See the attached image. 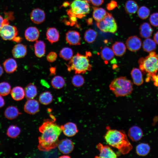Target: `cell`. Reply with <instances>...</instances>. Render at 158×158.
I'll return each instance as SVG.
<instances>
[{
	"label": "cell",
	"instance_id": "cell-26",
	"mask_svg": "<svg viewBox=\"0 0 158 158\" xmlns=\"http://www.w3.org/2000/svg\"><path fill=\"white\" fill-rule=\"evenodd\" d=\"M24 91L25 96L28 99H33L37 93L36 87L32 83H29L25 87Z\"/></svg>",
	"mask_w": 158,
	"mask_h": 158
},
{
	"label": "cell",
	"instance_id": "cell-28",
	"mask_svg": "<svg viewBox=\"0 0 158 158\" xmlns=\"http://www.w3.org/2000/svg\"><path fill=\"white\" fill-rule=\"evenodd\" d=\"M93 17L97 21L102 20L107 14L108 12L103 8L96 7H93Z\"/></svg>",
	"mask_w": 158,
	"mask_h": 158
},
{
	"label": "cell",
	"instance_id": "cell-44",
	"mask_svg": "<svg viewBox=\"0 0 158 158\" xmlns=\"http://www.w3.org/2000/svg\"><path fill=\"white\" fill-rule=\"evenodd\" d=\"M150 79L153 81H154V85L156 86H158V74H152L150 76Z\"/></svg>",
	"mask_w": 158,
	"mask_h": 158
},
{
	"label": "cell",
	"instance_id": "cell-16",
	"mask_svg": "<svg viewBox=\"0 0 158 158\" xmlns=\"http://www.w3.org/2000/svg\"><path fill=\"white\" fill-rule=\"evenodd\" d=\"M12 54L15 58H21L25 57L27 53L26 46L22 44H18L13 48Z\"/></svg>",
	"mask_w": 158,
	"mask_h": 158
},
{
	"label": "cell",
	"instance_id": "cell-31",
	"mask_svg": "<svg viewBox=\"0 0 158 158\" xmlns=\"http://www.w3.org/2000/svg\"><path fill=\"white\" fill-rule=\"evenodd\" d=\"M142 48L144 51L150 52L156 49V43L154 40L150 38H146L143 42Z\"/></svg>",
	"mask_w": 158,
	"mask_h": 158
},
{
	"label": "cell",
	"instance_id": "cell-51",
	"mask_svg": "<svg viewBox=\"0 0 158 158\" xmlns=\"http://www.w3.org/2000/svg\"><path fill=\"white\" fill-rule=\"evenodd\" d=\"M3 72V68L2 66L0 65V77L2 75Z\"/></svg>",
	"mask_w": 158,
	"mask_h": 158
},
{
	"label": "cell",
	"instance_id": "cell-47",
	"mask_svg": "<svg viewBox=\"0 0 158 158\" xmlns=\"http://www.w3.org/2000/svg\"><path fill=\"white\" fill-rule=\"evenodd\" d=\"M56 68L55 67H51L50 68V75H55L56 74Z\"/></svg>",
	"mask_w": 158,
	"mask_h": 158
},
{
	"label": "cell",
	"instance_id": "cell-45",
	"mask_svg": "<svg viewBox=\"0 0 158 158\" xmlns=\"http://www.w3.org/2000/svg\"><path fill=\"white\" fill-rule=\"evenodd\" d=\"M104 0H90L92 4L95 6H99L103 3Z\"/></svg>",
	"mask_w": 158,
	"mask_h": 158
},
{
	"label": "cell",
	"instance_id": "cell-8",
	"mask_svg": "<svg viewBox=\"0 0 158 158\" xmlns=\"http://www.w3.org/2000/svg\"><path fill=\"white\" fill-rule=\"evenodd\" d=\"M18 33L17 28L9 23L4 25L0 29V36L5 40H13Z\"/></svg>",
	"mask_w": 158,
	"mask_h": 158
},
{
	"label": "cell",
	"instance_id": "cell-10",
	"mask_svg": "<svg viewBox=\"0 0 158 158\" xmlns=\"http://www.w3.org/2000/svg\"><path fill=\"white\" fill-rule=\"evenodd\" d=\"M126 45L127 49L132 51H138L141 48L142 42L140 38L136 36L130 37L127 40Z\"/></svg>",
	"mask_w": 158,
	"mask_h": 158
},
{
	"label": "cell",
	"instance_id": "cell-11",
	"mask_svg": "<svg viewBox=\"0 0 158 158\" xmlns=\"http://www.w3.org/2000/svg\"><path fill=\"white\" fill-rule=\"evenodd\" d=\"M66 40L70 45H79L81 44V39L79 33L77 31L71 30L66 34Z\"/></svg>",
	"mask_w": 158,
	"mask_h": 158
},
{
	"label": "cell",
	"instance_id": "cell-39",
	"mask_svg": "<svg viewBox=\"0 0 158 158\" xmlns=\"http://www.w3.org/2000/svg\"><path fill=\"white\" fill-rule=\"evenodd\" d=\"M150 11L149 9L144 6H141L138 10L137 13L138 17L142 19H145L149 16Z\"/></svg>",
	"mask_w": 158,
	"mask_h": 158
},
{
	"label": "cell",
	"instance_id": "cell-4",
	"mask_svg": "<svg viewBox=\"0 0 158 158\" xmlns=\"http://www.w3.org/2000/svg\"><path fill=\"white\" fill-rule=\"evenodd\" d=\"M110 90L116 97L128 96L133 90L132 82L126 77H120L113 80L109 85Z\"/></svg>",
	"mask_w": 158,
	"mask_h": 158
},
{
	"label": "cell",
	"instance_id": "cell-25",
	"mask_svg": "<svg viewBox=\"0 0 158 158\" xmlns=\"http://www.w3.org/2000/svg\"><path fill=\"white\" fill-rule=\"evenodd\" d=\"M112 49L114 54L116 56H122L126 51V47L122 42H116L112 46Z\"/></svg>",
	"mask_w": 158,
	"mask_h": 158
},
{
	"label": "cell",
	"instance_id": "cell-13",
	"mask_svg": "<svg viewBox=\"0 0 158 158\" xmlns=\"http://www.w3.org/2000/svg\"><path fill=\"white\" fill-rule=\"evenodd\" d=\"M58 146L60 152L64 154L71 153L74 147L73 142L68 139H63L59 141Z\"/></svg>",
	"mask_w": 158,
	"mask_h": 158
},
{
	"label": "cell",
	"instance_id": "cell-33",
	"mask_svg": "<svg viewBox=\"0 0 158 158\" xmlns=\"http://www.w3.org/2000/svg\"><path fill=\"white\" fill-rule=\"evenodd\" d=\"M97 36V32L94 30L90 28L85 32L84 39L85 41L87 43H92L95 41Z\"/></svg>",
	"mask_w": 158,
	"mask_h": 158
},
{
	"label": "cell",
	"instance_id": "cell-50",
	"mask_svg": "<svg viewBox=\"0 0 158 158\" xmlns=\"http://www.w3.org/2000/svg\"><path fill=\"white\" fill-rule=\"evenodd\" d=\"M22 39L19 37H16L13 40L17 42H19L21 41Z\"/></svg>",
	"mask_w": 158,
	"mask_h": 158
},
{
	"label": "cell",
	"instance_id": "cell-1",
	"mask_svg": "<svg viewBox=\"0 0 158 158\" xmlns=\"http://www.w3.org/2000/svg\"><path fill=\"white\" fill-rule=\"evenodd\" d=\"M41 135L38 138L39 150L48 151L58 146L59 141V137L62 130L54 121L47 119L45 120L39 128Z\"/></svg>",
	"mask_w": 158,
	"mask_h": 158
},
{
	"label": "cell",
	"instance_id": "cell-18",
	"mask_svg": "<svg viewBox=\"0 0 158 158\" xmlns=\"http://www.w3.org/2000/svg\"><path fill=\"white\" fill-rule=\"evenodd\" d=\"M143 132L142 129L138 126H133L128 130V135L133 141H139L141 138Z\"/></svg>",
	"mask_w": 158,
	"mask_h": 158
},
{
	"label": "cell",
	"instance_id": "cell-30",
	"mask_svg": "<svg viewBox=\"0 0 158 158\" xmlns=\"http://www.w3.org/2000/svg\"><path fill=\"white\" fill-rule=\"evenodd\" d=\"M125 9L129 14L135 13L138 9V6L136 2L133 0H128L125 3Z\"/></svg>",
	"mask_w": 158,
	"mask_h": 158
},
{
	"label": "cell",
	"instance_id": "cell-19",
	"mask_svg": "<svg viewBox=\"0 0 158 158\" xmlns=\"http://www.w3.org/2000/svg\"><path fill=\"white\" fill-rule=\"evenodd\" d=\"M46 35L47 39L51 44L58 41L59 38V32L54 28H49L47 30Z\"/></svg>",
	"mask_w": 158,
	"mask_h": 158
},
{
	"label": "cell",
	"instance_id": "cell-53",
	"mask_svg": "<svg viewBox=\"0 0 158 158\" xmlns=\"http://www.w3.org/2000/svg\"><path fill=\"white\" fill-rule=\"evenodd\" d=\"M71 157H70L68 155H63L59 157V158H70Z\"/></svg>",
	"mask_w": 158,
	"mask_h": 158
},
{
	"label": "cell",
	"instance_id": "cell-24",
	"mask_svg": "<svg viewBox=\"0 0 158 158\" xmlns=\"http://www.w3.org/2000/svg\"><path fill=\"white\" fill-rule=\"evenodd\" d=\"M11 94L12 98L16 101L22 100L25 96L24 90L20 86L14 87L11 91Z\"/></svg>",
	"mask_w": 158,
	"mask_h": 158
},
{
	"label": "cell",
	"instance_id": "cell-2",
	"mask_svg": "<svg viewBox=\"0 0 158 158\" xmlns=\"http://www.w3.org/2000/svg\"><path fill=\"white\" fill-rule=\"evenodd\" d=\"M104 138L109 145L117 149L123 154H127L132 149V146L126 135L123 130H108Z\"/></svg>",
	"mask_w": 158,
	"mask_h": 158
},
{
	"label": "cell",
	"instance_id": "cell-23",
	"mask_svg": "<svg viewBox=\"0 0 158 158\" xmlns=\"http://www.w3.org/2000/svg\"><path fill=\"white\" fill-rule=\"evenodd\" d=\"M46 45L44 42L41 40H36L34 45L35 53L38 57L43 56L45 53Z\"/></svg>",
	"mask_w": 158,
	"mask_h": 158
},
{
	"label": "cell",
	"instance_id": "cell-29",
	"mask_svg": "<svg viewBox=\"0 0 158 158\" xmlns=\"http://www.w3.org/2000/svg\"><path fill=\"white\" fill-rule=\"evenodd\" d=\"M150 150V147L147 143H140L138 145L136 148L137 154L140 156H144L147 155Z\"/></svg>",
	"mask_w": 158,
	"mask_h": 158
},
{
	"label": "cell",
	"instance_id": "cell-22",
	"mask_svg": "<svg viewBox=\"0 0 158 158\" xmlns=\"http://www.w3.org/2000/svg\"><path fill=\"white\" fill-rule=\"evenodd\" d=\"M131 75L134 83L139 86L143 83V80L141 70L137 68H133L131 71Z\"/></svg>",
	"mask_w": 158,
	"mask_h": 158
},
{
	"label": "cell",
	"instance_id": "cell-54",
	"mask_svg": "<svg viewBox=\"0 0 158 158\" xmlns=\"http://www.w3.org/2000/svg\"><path fill=\"white\" fill-rule=\"evenodd\" d=\"M69 4V3H68V2H65L63 4V6L66 7Z\"/></svg>",
	"mask_w": 158,
	"mask_h": 158
},
{
	"label": "cell",
	"instance_id": "cell-17",
	"mask_svg": "<svg viewBox=\"0 0 158 158\" xmlns=\"http://www.w3.org/2000/svg\"><path fill=\"white\" fill-rule=\"evenodd\" d=\"M40 35L38 29L35 27L28 28L25 32V39L30 42H34L37 40Z\"/></svg>",
	"mask_w": 158,
	"mask_h": 158
},
{
	"label": "cell",
	"instance_id": "cell-36",
	"mask_svg": "<svg viewBox=\"0 0 158 158\" xmlns=\"http://www.w3.org/2000/svg\"><path fill=\"white\" fill-rule=\"evenodd\" d=\"M39 102L44 105H47L50 103L52 101L53 97L51 93L48 91L41 93L39 98Z\"/></svg>",
	"mask_w": 158,
	"mask_h": 158
},
{
	"label": "cell",
	"instance_id": "cell-42",
	"mask_svg": "<svg viewBox=\"0 0 158 158\" xmlns=\"http://www.w3.org/2000/svg\"><path fill=\"white\" fill-rule=\"evenodd\" d=\"M57 56V54L56 52L51 51L47 55V59L49 62H53L56 60Z\"/></svg>",
	"mask_w": 158,
	"mask_h": 158
},
{
	"label": "cell",
	"instance_id": "cell-34",
	"mask_svg": "<svg viewBox=\"0 0 158 158\" xmlns=\"http://www.w3.org/2000/svg\"><path fill=\"white\" fill-rule=\"evenodd\" d=\"M73 50L68 47L63 48L59 52L60 57L66 61L70 60L73 56Z\"/></svg>",
	"mask_w": 158,
	"mask_h": 158
},
{
	"label": "cell",
	"instance_id": "cell-38",
	"mask_svg": "<svg viewBox=\"0 0 158 158\" xmlns=\"http://www.w3.org/2000/svg\"><path fill=\"white\" fill-rule=\"evenodd\" d=\"M11 91V86L10 84L6 82L0 83V95L2 96L8 95Z\"/></svg>",
	"mask_w": 158,
	"mask_h": 158
},
{
	"label": "cell",
	"instance_id": "cell-6",
	"mask_svg": "<svg viewBox=\"0 0 158 158\" xmlns=\"http://www.w3.org/2000/svg\"><path fill=\"white\" fill-rule=\"evenodd\" d=\"M96 24L97 27L103 32L114 33L117 30L115 20L112 15L108 13L102 20L97 21Z\"/></svg>",
	"mask_w": 158,
	"mask_h": 158
},
{
	"label": "cell",
	"instance_id": "cell-35",
	"mask_svg": "<svg viewBox=\"0 0 158 158\" xmlns=\"http://www.w3.org/2000/svg\"><path fill=\"white\" fill-rule=\"evenodd\" d=\"M51 84L54 88L60 89L62 88L65 84L64 78L60 76H56L53 78L51 80Z\"/></svg>",
	"mask_w": 158,
	"mask_h": 158
},
{
	"label": "cell",
	"instance_id": "cell-32",
	"mask_svg": "<svg viewBox=\"0 0 158 158\" xmlns=\"http://www.w3.org/2000/svg\"><path fill=\"white\" fill-rule=\"evenodd\" d=\"M114 53L112 49L107 47H105L101 50V56L105 61L111 60L114 56Z\"/></svg>",
	"mask_w": 158,
	"mask_h": 158
},
{
	"label": "cell",
	"instance_id": "cell-12",
	"mask_svg": "<svg viewBox=\"0 0 158 158\" xmlns=\"http://www.w3.org/2000/svg\"><path fill=\"white\" fill-rule=\"evenodd\" d=\"M24 110L25 112L28 114H35L39 111V103L34 99H29L24 104Z\"/></svg>",
	"mask_w": 158,
	"mask_h": 158
},
{
	"label": "cell",
	"instance_id": "cell-49",
	"mask_svg": "<svg viewBox=\"0 0 158 158\" xmlns=\"http://www.w3.org/2000/svg\"><path fill=\"white\" fill-rule=\"evenodd\" d=\"M153 39L154 40L155 43L158 44V31L154 35Z\"/></svg>",
	"mask_w": 158,
	"mask_h": 158
},
{
	"label": "cell",
	"instance_id": "cell-14",
	"mask_svg": "<svg viewBox=\"0 0 158 158\" xmlns=\"http://www.w3.org/2000/svg\"><path fill=\"white\" fill-rule=\"evenodd\" d=\"M31 20L34 23L40 24L44 21L45 18V14L44 11L39 8L34 9L30 15Z\"/></svg>",
	"mask_w": 158,
	"mask_h": 158
},
{
	"label": "cell",
	"instance_id": "cell-48",
	"mask_svg": "<svg viewBox=\"0 0 158 158\" xmlns=\"http://www.w3.org/2000/svg\"><path fill=\"white\" fill-rule=\"evenodd\" d=\"M0 95V108L3 107L5 104V101L3 97Z\"/></svg>",
	"mask_w": 158,
	"mask_h": 158
},
{
	"label": "cell",
	"instance_id": "cell-46",
	"mask_svg": "<svg viewBox=\"0 0 158 158\" xmlns=\"http://www.w3.org/2000/svg\"><path fill=\"white\" fill-rule=\"evenodd\" d=\"M9 23V22L7 19H4L3 17L0 15V29L4 25Z\"/></svg>",
	"mask_w": 158,
	"mask_h": 158
},
{
	"label": "cell",
	"instance_id": "cell-27",
	"mask_svg": "<svg viewBox=\"0 0 158 158\" xmlns=\"http://www.w3.org/2000/svg\"><path fill=\"white\" fill-rule=\"evenodd\" d=\"M20 114L18 109L14 106H9L6 108L4 112L5 117L9 120L16 118Z\"/></svg>",
	"mask_w": 158,
	"mask_h": 158
},
{
	"label": "cell",
	"instance_id": "cell-55",
	"mask_svg": "<svg viewBox=\"0 0 158 158\" xmlns=\"http://www.w3.org/2000/svg\"><path fill=\"white\" fill-rule=\"evenodd\" d=\"M85 1L88 3H90V0H83Z\"/></svg>",
	"mask_w": 158,
	"mask_h": 158
},
{
	"label": "cell",
	"instance_id": "cell-21",
	"mask_svg": "<svg viewBox=\"0 0 158 158\" xmlns=\"http://www.w3.org/2000/svg\"><path fill=\"white\" fill-rule=\"evenodd\" d=\"M139 30L140 36L144 38L150 37L153 31L150 24L146 22L144 23L141 25Z\"/></svg>",
	"mask_w": 158,
	"mask_h": 158
},
{
	"label": "cell",
	"instance_id": "cell-5",
	"mask_svg": "<svg viewBox=\"0 0 158 158\" xmlns=\"http://www.w3.org/2000/svg\"><path fill=\"white\" fill-rule=\"evenodd\" d=\"M138 63L141 71L144 74L147 73V76L150 78L152 74H156L158 71V54L141 58L138 60Z\"/></svg>",
	"mask_w": 158,
	"mask_h": 158
},
{
	"label": "cell",
	"instance_id": "cell-20",
	"mask_svg": "<svg viewBox=\"0 0 158 158\" xmlns=\"http://www.w3.org/2000/svg\"><path fill=\"white\" fill-rule=\"evenodd\" d=\"M3 66L5 71L9 74L13 73L16 70L17 64L15 60L10 58L6 59L4 62Z\"/></svg>",
	"mask_w": 158,
	"mask_h": 158
},
{
	"label": "cell",
	"instance_id": "cell-3",
	"mask_svg": "<svg viewBox=\"0 0 158 158\" xmlns=\"http://www.w3.org/2000/svg\"><path fill=\"white\" fill-rule=\"evenodd\" d=\"M91 53L86 51L85 55L78 53L73 56L68 64H66L68 71H74L75 74H84L87 71H91L92 66L90 63L89 58Z\"/></svg>",
	"mask_w": 158,
	"mask_h": 158
},
{
	"label": "cell",
	"instance_id": "cell-9",
	"mask_svg": "<svg viewBox=\"0 0 158 158\" xmlns=\"http://www.w3.org/2000/svg\"><path fill=\"white\" fill-rule=\"evenodd\" d=\"M96 148L99 151V156L96 157L115 158L117 157V155L108 145L99 143L96 145Z\"/></svg>",
	"mask_w": 158,
	"mask_h": 158
},
{
	"label": "cell",
	"instance_id": "cell-52",
	"mask_svg": "<svg viewBox=\"0 0 158 158\" xmlns=\"http://www.w3.org/2000/svg\"><path fill=\"white\" fill-rule=\"evenodd\" d=\"M87 23L88 24H91L92 23V20L91 18H89L87 20Z\"/></svg>",
	"mask_w": 158,
	"mask_h": 158
},
{
	"label": "cell",
	"instance_id": "cell-15",
	"mask_svg": "<svg viewBox=\"0 0 158 158\" xmlns=\"http://www.w3.org/2000/svg\"><path fill=\"white\" fill-rule=\"evenodd\" d=\"M60 127L64 134L68 137L74 136L78 131L76 124L71 122L67 123Z\"/></svg>",
	"mask_w": 158,
	"mask_h": 158
},
{
	"label": "cell",
	"instance_id": "cell-43",
	"mask_svg": "<svg viewBox=\"0 0 158 158\" xmlns=\"http://www.w3.org/2000/svg\"><path fill=\"white\" fill-rule=\"evenodd\" d=\"M117 2L114 0H111L108 3L106 6L107 9L109 11H111L117 7Z\"/></svg>",
	"mask_w": 158,
	"mask_h": 158
},
{
	"label": "cell",
	"instance_id": "cell-40",
	"mask_svg": "<svg viewBox=\"0 0 158 158\" xmlns=\"http://www.w3.org/2000/svg\"><path fill=\"white\" fill-rule=\"evenodd\" d=\"M71 81L74 86L80 87L84 84L85 80L82 75L78 74L75 75L73 77Z\"/></svg>",
	"mask_w": 158,
	"mask_h": 158
},
{
	"label": "cell",
	"instance_id": "cell-37",
	"mask_svg": "<svg viewBox=\"0 0 158 158\" xmlns=\"http://www.w3.org/2000/svg\"><path fill=\"white\" fill-rule=\"evenodd\" d=\"M20 132V128L15 125H11L7 129L6 134L7 136L11 138H15L19 135Z\"/></svg>",
	"mask_w": 158,
	"mask_h": 158
},
{
	"label": "cell",
	"instance_id": "cell-7",
	"mask_svg": "<svg viewBox=\"0 0 158 158\" xmlns=\"http://www.w3.org/2000/svg\"><path fill=\"white\" fill-rule=\"evenodd\" d=\"M71 11L77 18H81L85 16L90 11L88 3L83 0H74L71 5Z\"/></svg>",
	"mask_w": 158,
	"mask_h": 158
},
{
	"label": "cell",
	"instance_id": "cell-41",
	"mask_svg": "<svg viewBox=\"0 0 158 158\" xmlns=\"http://www.w3.org/2000/svg\"><path fill=\"white\" fill-rule=\"evenodd\" d=\"M149 20L152 25L155 27H158V13H154L151 14Z\"/></svg>",
	"mask_w": 158,
	"mask_h": 158
}]
</instances>
